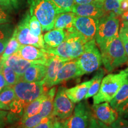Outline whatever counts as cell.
<instances>
[{"label":"cell","mask_w":128,"mask_h":128,"mask_svg":"<svg viewBox=\"0 0 128 128\" xmlns=\"http://www.w3.org/2000/svg\"><path fill=\"white\" fill-rule=\"evenodd\" d=\"M30 12H26L22 20L14 28L17 40L22 45H33L39 48H45V43L43 35L34 37L30 33L28 23L30 18Z\"/></svg>","instance_id":"cell-8"},{"label":"cell","mask_w":128,"mask_h":128,"mask_svg":"<svg viewBox=\"0 0 128 128\" xmlns=\"http://www.w3.org/2000/svg\"><path fill=\"white\" fill-rule=\"evenodd\" d=\"M66 88L60 87L55 94L52 115L58 120L68 119L72 114L75 104L66 96Z\"/></svg>","instance_id":"cell-9"},{"label":"cell","mask_w":128,"mask_h":128,"mask_svg":"<svg viewBox=\"0 0 128 128\" xmlns=\"http://www.w3.org/2000/svg\"><path fill=\"white\" fill-rule=\"evenodd\" d=\"M56 88L55 87L50 88L49 90L45 92V97L41 104L39 114L43 118L51 116L53 112L54 101L55 98Z\"/></svg>","instance_id":"cell-21"},{"label":"cell","mask_w":128,"mask_h":128,"mask_svg":"<svg viewBox=\"0 0 128 128\" xmlns=\"http://www.w3.org/2000/svg\"><path fill=\"white\" fill-rule=\"evenodd\" d=\"M119 20L115 14L110 13L100 18L94 39L100 50L119 36Z\"/></svg>","instance_id":"cell-5"},{"label":"cell","mask_w":128,"mask_h":128,"mask_svg":"<svg viewBox=\"0 0 128 128\" xmlns=\"http://www.w3.org/2000/svg\"><path fill=\"white\" fill-rule=\"evenodd\" d=\"M128 76V68L118 74H110L102 80L98 92L93 96V104L110 102L114 97L124 80Z\"/></svg>","instance_id":"cell-2"},{"label":"cell","mask_w":128,"mask_h":128,"mask_svg":"<svg viewBox=\"0 0 128 128\" xmlns=\"http://www.w3.org/2000/svg\"><path fill=\"white\" fill-rule=\"evenodd\" d=\"M8 84L3 75L0 72V92H1L6 87H7Z\"/></svg>","instance_id":"cell-42"},{"label":"cell","mask_w":128,"mask_h":128,"mask_svg":"<svg viewBox=\"0 0 128 128\" xmlns=\"http://www.w3.org/2000/svg\"><path fill=\"white\" fill-rule=\"evenodd\" d=\"M99 19L76 16L73 26L87 42L95 39Z\"/></svg>","instance_id":"cell-11"},{"label":"cell","mask_w":128,"mask_h":128,"mask_svg":"<svg viewBox=\"0 0 128 128\" xmlns=\"http://www.w3.org/2000/svg\"><path fill=\"white\" fill-rule=\"evenodd\" d=\"M92 116L88 104L86 102H80L76 106L72 114L64 120L67 128H88Z\"/></svg>","instance_id":"cell-10"},{"label":"cell","mask_w":128,"mask_h":128,"mask_svg":"<svg viewBox=\"0 0 128 128\" xmlns=\"http://www.w3.org/2000/svg\"><path fill=\"white\" fill-rule=\"evenodd\" d=\"M12 21V18L9 14V11L0 6V24L10 23Z\"/></svg>","instance_id":"cell-37"},{"label":"cell","mask_w":128,"mask_h":128,"mask_svg":"<svg viewBox=\"0 0 128 128\" xmlns=\"http://www.w3.org/2000/svg\"><path fill=\"white\" fill-rule=\"evenodd\" d=\"M16 98L28 105L44 94L46 91L42 81L39 82H27L20 80L12 86Z\"/></svg>","instance_id":"cell-7"},{"label":"cell","mask_w":128,"mask_h":128,"mask_svg":"<svg viewBox=\"0 0 128 128\" xmlns=\"http://www.w3.org/2000/svg\"><path fill=\"white\" fill-rule=\"evenodd\" d=\"M102 63L107 71L112 72L128 60L122 41L119 36L113 39L104 49L100 50Z\"/></svg>","instance_id":"cell-4"},{"label":"cell","mask_w":128,"mask_h":128,"mask_svg":"<svg viewBox=\"0 0 128 128\" xmlns=\"http://www.w3.org/2000/svg\"><path fill=\"white\" fill-rule=\"evenodd\" d=\"M56 120L58 119H56L52 115L48 118H44L39 124L33 128H53L54 124Z\"/></svg>","instance_id":"cell-36"},{"label":"cell","mask_w":128,"mask_h":128,"mask_svg":"<svg viewBox=\"0 0 128 128\" xmlns=\"http://www.w3.org/2000/svg\"><path fill=\"white\" fill-rule=\"evenodd\" d=\"M30 16H34L40 23L43 31L54 28L57 12L50 0H28Z\"/></svg>","instance_id":"cell-3"},{"label":"cell","mask_w":128,"mask_h":128,"mask_svg":"<svg viewBox=\"0 0 128 128\" xmlns=\"http://www.w3.org/2000/svg\"><path fill=\"white\" fill-rule=\"evenodd\" d=\"M23 128L22 126L20 125V126H17V127H14V126H12V127H11V128Z\"/></svg>","instance_id":"cell-50"},{"label":"cell","mask_w":128,"mask_h":128,"mask_svg":"<svg viewBox=\"0 0 128 128\" xmlns=\"http://www.w3.org/2000/svg\"><path fill=\"white\" fill-rule=\"evenodd\" d=\"M77 62L82 76L93 72L100 68L102 64V54L95 39L86 43L84 52L77 58Z\"/></svg>","instance_id":"cell-6"},{"label":"cell","mask_w":128,"mask_h":128,"mask_svg":"<svg viewBox=\"0 0 128 128\" xmlns=\"http://www.w3.org/2000/svg\"><path fill=\"white\" fill-rule=\"evenodd\" d=\"M120 10L122 12L128 10V0H123L121 1Z\"/></svg>","instance_id":"cell-44"},{"label":"cell","mask_w":128,"mask_h":128,"mask_svg":"<svg viewBox=\"0 0 128 128\" xmlns=\"http://www.w3.org/2000/svg\"><path fill=\"white\" fill-rule=\"evenodd\" d=\"M117 111L120 116L128 114V98L122 104L119 106V107L117 109Z\"/></svg>","instance_id":"cell-39"},{"label":"cell","mask_w":128,"mask_h":128,"mask_svg":"<svg viewBox=\"0 0 128 128\" xmlns=\"http://www.w3.org/2000/svg\"><path fill=\"white\" fill-rule=\"evenodd\" d=\"M44 97H45V92L44 94H42L40 97H39V98L28 103L25 108L23 116L22 117V119L21 120H23L27 119L29 117L34 116L35 114L39 113L41 104L44 100Z\"/></svg>","instance_id":"cell-27"},{"label":"cell","mask_w":128,"mask_h":128,"mask_svg":"<svg viewBox=\"0 0 128 128\" xmlns=\"http://www.w3.org/2000/svg\"><path fill=\"white\" fill-rule=\"evenodd\" d=\"M124 34H126L128 36V22H124L122 24L120 30Z\"/></svg>","instance_id":"cell-45"},{"label":"cell","mask_w":128,"mask_h":128,"mask_svg":"<svg viewBox=\"0 0 128 128\" xmlns=\"http://www.w3.org/2000/svg\"><path fill=\"white\" fill-rule=\"evenodd\" d=\"M128 98V76L124 80L120 89L114 97L110 102L112 108L117 110L119 106L122 104Z\"/></svg>","instance_id":"cell-26"},{"label":"cell","mask_w":128,"mask_h":128,"mask_svg":"<svg viewBox=\"0 0 128 128\" xmlns=\"http://www.w3.org/2000/svg\"><path fill=\"white\" fill-rule=\"evenodd\" d=\"M96 2V0H74V4H85Z\"/></svg>","instance_id":"cell-46"},{"label":"cell","mask_w":128,"mask_h":128,"mask_svg":"<svg viewBox=\"0 0 128 128\" xmlns=\"http://www.w3.org/2000/svg\"><path fill=\"white\" fill-rule=\"evenodd\" d=\"M26 106L23 102L16 98V97L7 113V120L8 124H12L21 120Z\"/></svg>","instance_id":"cell-20"},{"label":"cell","mask_w":128,"mask_h":128,"mask_svg":"<svg viewBox=\"0 0 128 128\" xmlns=\"http://www.w3.org/2000/svg\"><path fill=\"white\" fill-rule=\"evenodd\" d=\"M67 61L68 60L51 54L46 62V76L42 81L46 89L52 88V83L56 77L59 71Z\"/></svg>","instance_id":"cell-15"},{"label":"cell","mask_w":128,"mask_h":128,"mask_svg":"<svg viewBox=\"0 0 128 128\" xmlns=\"http://www.w3.org/2000/svg\"><path fill=\"white\" fill-rule=\"evenodd\" d=\"M92 114L98 120L107 125H111L119 118V113L110 106L108 102L93 104Z\"/></svg>","instance_id":"cell-13"},{"label":"cell","mask_w":128,"mask_h":128,"mask_svg":"<svg viewBox=\"0 0 128 128\" xmlns=\"http://www.w3.org/2000/svg\"><path fill=\"white\" fill-rule=\"evenodd\" d=\"M92 83V80H90L76 85L71 88H66L65 90L66 96L74 104L80 103L85 98Z\"/></svg>","instance_id":"cell-19"},{"label":"cell","mask_w":128,"mask_h":128,"mask_svg":"<svg viewBox=\"0 0 128 128\" xmlns=\"http://www.w3.org/2000/svg\"><path fill=\"white\" fill-rule=\"evenodd\" d=\"M76 17V14L71 12L58 14L54 24V29L66 30L72 28Z\"/></svg>","instance_id":"cell-23"},{"label":"cell","mask_w":128,"mask_h":128,"mask_svg":"<svg viewBox=\"0 0 128 128\" xmlns=\"http://www.w3.org/2000/svg\"><path fill=\"white\" fill-rule=\"evenodd\" d=\"M0 72L4 76L8 86H13L21 80L20 76L11 67L1 62H0Z\"/></svg>","instance_id":"cell-28"},{"label":"cell","mask_w":128,"mask_h":128,"mask_svg":"<svg viewBox=\"0 0 128 128\" xmlns=\"http://www.w3.org/2000/svg\"><path fill=\"white\" fill-rule=\"evenodd\" d=\"M30 33L32 36L34 37H39L42 36V28L40 23L39 20L34 16H32L30 17L28 23Z\"/></svg>","instance_id":"cell-33"},{"label":"cell","mask_w":128,"mask_h":128,"mask_svg":"<svg viewBox=\"0 0 128 128\" xmlns=\"http://www.w3.org/2000/svg\"><path fill=\"white\" fill-rule=\"evenodd\" d=\"M46 67L43 64H33L26 70L21 80L27 82H39L43 81L46 76Z\"/></svg>","instance_id":"cell-18"},{"label":"cell","mask_w":128,"mask_h":128,"mask_svg":"<svg viewBox=\"0 0 128 128\" xmlns=\"http://www.w3.org/2000/svg\"><path fill=\"white\" fill-rule=\"evenodd\" d=\"M122 117H123V118H124V119H127L128 120V114H124V116H122Z\"/></svg>","instance_id":"cell-48"},{"label":"cell","mask_w":128,"mask_h":128,"mask_svg":"<svg viewBox=\"0 0 128 128\" xmlns=\"http://www.w3.org/2000/svg\"><path fill=\"white\" fill-rule=\"evenodd\" d=\"M14 28L10 23L0 24V55L4 52L8 42L12 38Z\"/></svg>","instance_id":"cell-25"},{"label":"cell","mask_w":128,"mask_h":128,"mask_svg":"<svg viewBox=\"0 0 128 128\" xmlns=\"http://www.w3.org/2000/svg\"><path fill=\"white\" fill-rule=\"evenodd\" d=\"M65 39V30L60 29L51 30L44 36L45 46L52 48H56L63 42Z\"/></svg>","instance_id":"cell-22"},{"label":"cell","mask_w":128,"mask_h":128,"mask_svg":"<svg viewBox=\"0 0 128 128\" xmlns=\"http://www.w3.org/2000/svg\"><path fill=\"white\" fill-rule=\"evenodd\" d=\"M119 36L120 38V39L124 44V49H125L126 53L128 56V36L126 34H124L123 32L120 30L119 33Z\"/></svg>","instance_id":"cell-41"},{"label":"cell","mask_w":128,"mask_h":128,"mask_svg":"<svg viewBox=\"0 0 128 128\" xmlns=\"http://www.w3.org/2000/svg\"><path fill=\"white\" fill-rule=\"evenodd\" d=\"M120 0H104L103 8L105 12L113 13L116 16L121 15L123 13L120 10Z\"/></svg>","instance_id":"cell-31"},{"label":"cell","mask_w":128,"mask_h":128,"mask_svg":"<svg viewBox=\"0 0 128 128\" xmlns=\"http://www.w3.org/2000/svg\"><path fill=\"white\" fill-rule=\"evenodd\" d=\"M53 128H67L64 120L60 121V120H56L54 124Z\"/></svg>","instance_id":"cell-43"},{"label":"cell","mask_w":128,"mask_h":128,"mask_svg":"<svg viewBox=\"0 0 128 128\" xmlns=\"http://www.w3.org/2000/svg\"><path fill=\"white\" fill-rule=\"evenodd\" d=\"M105 72L103 69L100 68V70L97 71L96 74L93 76L92 78V83L91 84L90 87L88 91L87 95L85 97V100L87 99L90 97H93L98 92L99 89H100L101 83H102V80L104 76Z\"/></svg>","instance_id":"cell-29"},{"label":"cell","mask_w":128,"mask_h":128,"mask_svg":"<svg viewBox=\"0 0 128 128\" xmlns=\"http://www.w3.org/2000/svg\"><path fill=\"white\" fill-rule=\"evenodd\" d=\"M56 9L57 13L71 12L74 0H50Z\"/></svg>","instance_id":"cell-32"},{"label":"cell","mask_w":128,"mask_h":128,"mask_svg":"<svg viewBox=\"0 0 128 128\" xmlns=\"http://www.w3.org/2000/svg\"><path fill=\"white\" fill-rule=\"evenodd\" d=\"M96 2H100V3H103L104 0H96Z\"/></svg>","instance_id":"cell-49"},{"label":"cell","mask_w":128,"mask_h":128,"mask_svg":"<svg viewBox=\"0 0 128 128\" xmlns=\"http://www.w3.org/2000/svg\"><path fill=\"white\" fill-rule=\"evenodd\" d=\"M112 128H128V120L122 116H119L118 119L111 124Z\"/></svg>","instance_id":"cell-38"},{"label":"cell","mask_w":128,"mask_h":128,"mask_svg":"<svg viewBox=\"0 0 128 128\" xmlns=\"http://www.w3.org/2000/svg\"><path fill=\"white\" fill-rule=\"evenodd\" d=\"M21 0H0V6L7 9L12 10L18 8Z\"/></svg>","instance_id":"cell-35"},{"label":"cell","mask_w":128,"mask_h":128,"mask_svg":"<svg viewBox=\"0 0 128 128\" xmlns=\"http://www.w3.org/2000/svg\"><path fill=\"white\" fill-rule=\"evenodd\" d=\"M20 45L21 44H20V43L17 40V38H16V32L14 30V32L12 33V38L10 39L7 45V47H6L4 52L2 54L0 60L1 61L4 60L10 56V55L18 52L19 48L20 47Z\"/></svg>","instance_id":"cell-30"},{"label":"cell","mask_w":128,"mask_h":128,"mask_svg":"<svg viewBox=\"0 0 128 128\" xmlns=\"http://www.w3.org/2000/svg\"><path fill=\"white\" fill-rule=\"evenodd\" d=\"M123 1V0H120V1Z\"/></svg>","instance_id":"cell-51"},{"label":"cell","mask_w":128,"mask_h":128,"mask_svg":"<svg viewBox=\"0 0 128 128\" xmlns=\"http://www.w3.org/2000/svg\"><path fill=\"white\" fill-rule=\"evenodd\" d=\"M17 53L26 60L36 62V63L46 65L51 54L45 49L37 48L33 45H22Z\"/></svg>","instance_id":"cell-12"},{"label":"cell","mask_w":128,"mask_h":128,"mask_svg":"<svg viewBox=\"0 0 128 128\" xmlns=\"http://www.w3.org/2000/svg\"><path fill=\"white\" fill-rule=\"evenodd\" d=\"M16 98V94L12 86H7L0 92V110H9Z\"/></svg>","instance_id":"cell-24"},{"label":"cell","mask_w":128,"mask_h":128,"mask_svg":"<svg viewBox=\"0 0 128 128\" xmlns=\"http://www.w3.org/2000/svg\"><path fill=\"white\" fill-rule=\"evenodd\" d=\"M71 12L78 16L89 17L100 19L106 13L103 8V3L95 2L85 4H74Z\"/></svg>","instance_id":"cell-16"},{"label":"cell","mask_w":128,"mask_h":128,"mask_svg":"<svg viewBox=\"0 0 128 128\" xmlns=\"http://www.w3.org/2000/svg\"><path fill=\"white\" fill-rule=\"evenodd\" d=\"M65 33V39L61 44L55 48L45 46L44 49L49 54L68 61L77 59L84 52L85 44L87 41L74 26L66 29Z\"/></svg>","instance_id":"cell-1"},{"label":"cell","mask_w":128,"mask_h":128,"mask_svg":"<svg viewBox=\"0 0 128 128\" xmlns=\"http://www.w3.org/2000/svg\"><path fill=\"white\" fill-rule=\"evenodd\" d=\"M81 70L78 66L77 59L68 60L62 66L58 73L56 77L53 82L52 87L69 80L82 76Z\"/></svg>","instance_id":"cell-14"},{"label":"cell","mask_w":128,"mask_h":128,"mask_svg":"<svg viewBox=\"0 0 128 128\" xmlns=\"http://www.w3.org/2000/svg\"><path fill=\"white\" fill-rule=\"evenodd\" d=\"M8 112L6 110H0V128H4L7 122V115Z\"/></svg>","instance_id":"cell-40"},{"label":"cell","mask_w":128,"mask_h":128,"mask_svg":"<svg viewBox=\"0 0 128 128\" xmlns=\"http://www.w3.org/2000/svg\"><path fill=\"white\" fill-rule=\"evenodd\" d=\"M0 62L4 63L7 66L11 67L20 77H22L28 67L33 64H38L36 62L24 60L17 52L10 55L4 60H0Z\"/></svg>","instance_id":"cell-17"},{"label":"cell","mask_w":128,"mask_h":128,"mask_svg":"<svg viewBox=\"0 0 128 128\" xmlns=\"http://www.w3.org/2000/svg\"><path fill=\"white\" fill-rule=\"evenodd\" d=\"M44 118L39 113L21 120L20 125L24 128H33L39 124Z\"/></svg>","instance_id":"cell-34"},{"label":"cell","mask_w":128,"mask_h":128,"mask_svg":"<svg viewBox=\"0 0 128 128\" xmlns=\"http://www.w3.org/2000/svg\"><path fill=\"white\" fill-rule=\"evenodd\" d=\"M121 17L124 22H128V10L123 12L121 14Z\"/></svg>","instance_id":"cell-47"}]
</instances>
